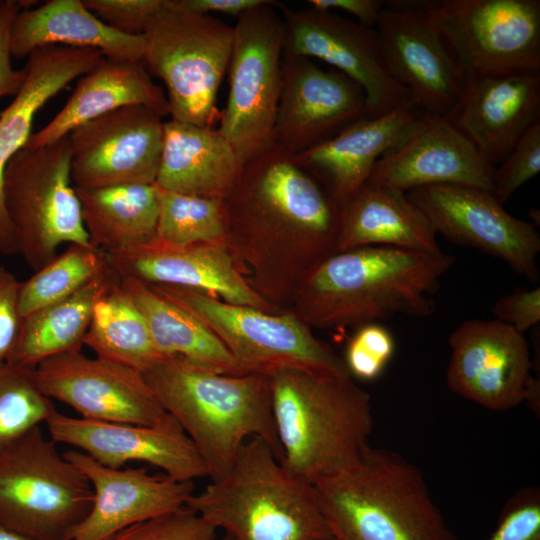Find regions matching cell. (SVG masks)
<instances>
[{
  "label": "cell",
  "mask_w": 540,
  "mask_h": 540,
  "mask_svg": "<svg viewBox=\"0 0 540 540\" xmlns=\"http://www.w3.org/2000/svg\"><path fill=\"white\" fill-rule=\"evenodd\" d=\"M226 243L250 286L277 308L316 263L336 252L339 204L271 145L243 165L224 200Z\"/></svg>",
  "instance_id": "6da1fadb"
},
{
  "label": "cell",
  "mask_w": 540,
  "mask_h": 540,
  "mask_svg": "<svg viewBox=\"0 0 540 540\" xmlns=\"http://www.w3.org/2000/svg\"><path fill=\"white\" fill-rule=\"evenodd\" d=\"M455 258L387 246L336 251L310 268L291 302L309 327H360L396 315H432L434 295Z\"/></svg>",
  "instance_id": "7a4b0ae2"
},
{
  "label": "cell",
  "mask_w": 540,
  "mask_h": 540,
  "mask_svg": "<svg viewBox=\"0 0 540 540\" xmlns=\"http://www.w3.org/2000/svg\"><path fill=\"white\" fill-rule=\"evenodd\" d=\"M156 399L183 428L216 480L251 438L265 441L281 460L270 376L228 375L164 356L143 373Z\"/></svg>",
  "instance_id": "3957f363"
},
{
  "label": "cell",
  "mask_w": 540,
  "mask_h": 540,
  "mask_svg": "<svg viewBox=\"0 0 540 540\" xmlns=\"http://www.w3.org/2000/svg\"><path fill=\"white\" fill-rule=\"evenodd\" d=\"M282 465L314 484L371 446L370 395L351 375L281 370L270 376Z\"/></svg>",
  "instance_id": "277c9868"
},
{
  "label": "cell",
  "mask_w": 540,
  "mask_h": 540,
  "mask_svg": "<svg viewBox=\"0 0 540 540\" xmlns=\"http://www.w3.org/2000/svg\"><path fill=\"white\" fill-rule=\"evenodd\" d=\"M313 485L333 540H455L421 470L391 450L370 446Z\"/></svg>",
  "instance_id": "5b68a950"
},
{
  "label": "cell",
  "mask_w": 540,
  "mask_h": 540,
  "mask_svg": "<svg viewBox=\"0 0 540 540\" xmlns=\"http://www.w3.org/2000/svg\"><path fill=\"white\" fill-rule=\"evenodd\" d=\"M186 507L235 540H333L314 485L290 473L259 438L247 440L230 469Z\"/></svg>",
  "instance_id": "8992f818"
},
{
  "label": "cell",
  "mask_w": 540,
  "mask_h": 540,
  "mask_svg": "<svg viewBox=\"0 0 540 540\" xmlns=\"http://www.w3.org/2000/svg\"><path fill=\"white\" fill-rule=\"evenodd\" d=\"M143 36L142 62L165 83L172 119L214 127L221 117L216 99L229 66L233 27L173 8L167 0Z\"/></svg>",
  "instance_id": "52a82bcc"
},
{
  "label": "cell",
  "mask_w": 540,
  "mask_h": 540,
  "mask_svg": "<svg viewBox=\"0 0 540 540\" xmlns=\"http://www.w3.org/2000/svg\"><path fill=\"white\" fill-rule=\"evenodd\" d=\"M93 490L41 426L0 454V524L35 540H68Z\"/></svg>",
  "instance_id": "ba28073f"
},
{
  "label": "cell",
  "mask_w": 540,
  "mask_h": 540,
  "mask_svg": "<svg viewBox=\"0 0 540 540\" xmlns=\"http://www.w3.org/2000/svg\"><path fill=\"white\" fill-rule=\"evenodd\" d=\"M5 207L17 251L37 271L62 244L91 245L71 177L67 137L21 148L4 175Z\"/></svg>",
  "instance_id": "9c48e42d"
},
{
  "label": "cell",
  "mask_w": 540,
  "mask_h": 540,
  "mask_svg": "<svg viewBox=\"0 0 540 540\" xmlns=\"http://www.w3.org/2000/svg\"><path fill=\"white\" fill-rule=\"evenodd\" d=\"M153 286L198 317L249 373L271 376L281 370H301L350 375L344 359L292 311L268 313L189 288Z\"/></svg>",
  "instance_id": "30bf717a"
},
{
  "label": "cell",
  "mask_w": 540,
  "mask_h": 540,
  "mask_svg": "<svg viewBox=\"0 0 540 540\" xmlns=\"http://www.w3.org/2000/svg\"><path fill=\"white\" fill-rule=\"evenodd\" d=\"M277 4L267 0L233 26L229 94L218 129L243 165L273 145L285 35Z\"/></svg>",
  "instance_id": "8fae6325"
},
{
  "label": "cell",
  "mask_w": 540,
  "mask_h": 540,
  "mask_svg": "<svg viewBox=\"0 0 540 540\" xmlns=\"http://www.w3.org/2000/svg\"><path fill=\"white\" fill-rule=\"evenodd\" d=\"M427 12L464 78L540 72L539 0H443Z\"/></svg>",
  "instance_id": "7c38bea8"
},
{
  "label": "cell",
  "mask_w": 540,
  "mask_h": 540,
  "mask_svg": "<svg viewBox=\"0 0 540 540\" xmlns=\"http://www.w3.org/2000/svg\"><path fill=\"white\" fill-rule=\"evenodd\" d=\"M406 195L425 214L436 234L498 258L528 281L538 282L540 235L536 226L508 213L492 192L463 185H434Z\"/></svg>",
  "instance_id": "4fadbf2b"
},
{
  "label": "cell",
  "mask_w": 540,
  "mask_h": 540,
  "mask_svg": "<svg viewBox=\"0 0 540 540\" xmlns=\"http://www.w3.org/2000/svg\"><path fill=\"white\" fill-rule=\"evenodd\" d=\"M428 2L384 3L375 30L384 65L421 111L447 117L463 83V73L432 24Z\"/></svg>",
  "instance_id": "5bb4252c"
},
{
  "label": "cell",
  "mask_w": 540,
  "mask_h": 540,
  "mask_svg": "<svg viewBox=\"0 0 540 540\" xmlns=\"http://www.w3.org/2000/svg\"><path fill=\"white\" fill-rule=\"evenodd\" d=\"M75 189L155 184L164 122L144 106H126L74 128L67 136Z\"/></svg>",
  "instance_id": "9a60e30c"
},
{
  "label": "cell",
  "mask_w": 540,
  "mask_h": 540,
  "mask_svg": "<svg viewBox=\"0 0 540 540\" xmlns=\"http://www.w3.org/2000/svg\"><path fill=\"white\" fill-rule=\"evenodd\" d=\"M284 22V53L321 60L355 81L364 91L372 116L411 101L388 73L375 28L331 11L278 5Z\"/></svg>",
  "instance_id": "2e32d148"
},
{
  "label": "cell",
  "mask_w": 540,
  "mask_h": 540,
  "mask_svg": "<svg viewBox=\"0 0 540 540\" xmlns=\"http://www.w3.org/2000/svg\"><path fill=\"white\" fill-rule=\"evenodd\" d=\"M372 116L363 89L314 60L283 54L273 144L297 155Z\"/></svg>",
  "instance_id": "e0dca14e"
},
{
  "label": "cell",
  "mask_w": 540,
  "mask_h": 540,
  "mask_svg": "<svg viewBox=\"0 0 540 540\" xmlns=\"http://www.w3.org/2000/svg\"><path fill=\"white\" fill-rule=\"evenodd\" d=\"M34 378L47 398L87 420L152 425L167 414L141 372L81 350L42 361Z\"/></svg>",
  "instance_id": "ac0fdd59"
},
{
  "label": "cell",
  "mask_w": 540,
  "mask_h": 540,
  "mask_svg": "<svg viewBox=\"0 0 540 540\" xmlns=\"http://www.w3.org/2000/svg\"><path fill=\"white\" fill-rule=\"evenodd\" d=\"M446 383L455 394L503 411L525 401L533 376L523 333L498 320L470 319L449 336Z\"/></svg>",
  "instance_id": "d6986e66"
},
{
  "label": "cell",
  "mask_w": 540,
  "mask_h": 540,
  "mask_svg": "<svg viewBox=\"0 0 540 540\" xmlns=\"http://www.w3.org/2000/svg\"><path fill=\"white\" fill-rule=\"evenodd\" d=\"M45 425L55 443L71 446L108 467L143 462L177 481L208 477L195 445L169 414L155 424L139 425L87 420L55 409Z\"/></svg>",
  "instance_id": "ffe728a7"
},
{
  "label": "cell",
  "mask_w": 540,
  "mask_h": 540,
  "mask_svg": "<svg viewBox=\"0 0 540 540\" xmlns=\"http://www.w3.org/2000/svg\"><path fill=\"white\" fill-rule=\"evenodd\" d=\"M494 169L446 117L422 111L377 161L366 183L404 193L434 185L492 192Z\"/></svg>",
  "instance_id": "44dd1931"
},
{
  "label": "cell",
  "mask_w": 540,
  "mask_h": 540,
  "mask_svg": "<svg viewBox=\"0 0 540 540\" xmlns=\"http://www.w3.org/2000/svg\"><path fill=\"white\" fill-rule=\"evenodd\" d=\"M106 257L119 278L189 288L232 305L280 312L250 286L226 242L174 245L155 238Z\"/></svg>",
  "instance_id": "7402d4cb"
},
{
  "label": "cell",
  "mask_w": 540,
  "mask_h": 540,
  "mask_svg": "<svg viewBox=\"0 0 540 540\" xmlns=\"http://www.w3.org/2000/svg\"><path fill=\"white\" fill-rule=\"evenodd\" d=\"M63 454L93 490L92 506L68 540H108L127 527L184 508L194 493V482L151 474L146 467H108L73 448Z\"/></svg>",
  "instance_id": "603a6c76"
},
{
  "label": "cell",
  "mask_w": 540,
  "mask_h": 540,
  "mask_svg": "<svg viewBox=\"0 0 540 540\" xmlns=\"http://www.w3.org/2000/svg\"><path fill=\"white\" fill-rule=\"evenodd\" d=\"M446 118L489 164L501 163L540 120V72L466 77Z\"/></svg>",
  "instance_id": "cb8c5ba5"
},
{
  "label": "cell",
  "mask_w": 540,
  "mask_h": 540,
  "mask_svg": "<svg viewBox=\"0 0 540 540\" xmlns=\"http://www.w3.org/2000/svg\"><path fill=\"white\" fill-rule=\"evenodd\" d=\"M104 56L95 49L45 46L35 49L25 65L26 78L13 101L0 113V253L18 254L4 200V175L23 148L37 112L68 83L90 71Z\"/></svg>",
  "instance_id": "d4e9b609"
},
{
  "label": "cell",
  "mask_w": 540,
  "mask_h": 540,
  "mask_svg": "<svg viewBox=\"0 0 540 540\" xmlns=\"http://www.w3.org/2000/svg\"><path fill=\"white\" fill-rule=\"evenodd\" d=\"M421 112L408 101L383 115L365 117L296 159L340 204L366 183L377 161Z\"/></svg>",
  "instance_id": "484cf974"
},
{
  "label": "cell",
  "mask_w": 540,
  "mask_h": 540,
  "mask_svg": "<svg viewBox=\"0 0 540 540\" xmlns=\"http://www.w3.org/2000/svg\"><path fill=\"white\" fill-rule=\"evenodd\" d=\"M126 106H144L162 118L170 115L167 96L142 61L103 57L78 78L62 109L47 125L32 133L25 146L52 144L74 128Z\"/></svg>",
  "instance_id": "4316f807"
},
{
  "label": "cell",
  "mask_w": 540,
  "mask_h": 540,
  "mask_svg": "<svg viewBox=\"0 0 540 540\" xmlns=\"http://www.w3.org/2000/svg\"><path fill=\"white\" fill-rule=\"evenodd\" d=\"M242 168L234 147L218 128L173 119L164 122L157 187L225 200Z\"/></svg>",
  "instance_id": "83f0119b"
},
{
  "label": "cell",
  "mask_w": 540,
  "mask_h": 540,
  "mask_svg": "<svg viewBox=\"0 0 540 540\" xmlns=\"http://www.w3.org/2000/svg\"><path fill=\"white\" fill-rule=\"evenodd\" d=\"M45 46L90 48L107 58L142 61L145 40L143 35L113 30L82 0H50L37 8L20 10L10 30L12 57H28Z\"/></svg>",
  "instance_id": "f1b7e54d"
},
{
  "label": "cell",
  "mask_w": 540,
  "mask_h": 540,
  "mask_svg": "<svg viewBox=\"0 0 540 540\" xmlns=\"http://www.w3.org/2000/svg\"><path fill=\"white\" fill-rule=\"evenodd\" d=\"M339 208L336 251L387 246L442 252L429 220L404 192L365 183L340 203Z\"/></svg>",
  "instance_id": "f546056e"
},
{
  "label": "cell",
  "mask_w": 540,
  "mask_h": 540,
  "mask_svg": "<svg viewBox=\"0 0 540 540\" xmlns=\"http://www.w3.org/2000/svg\"><path fill=\"white\" fill-rule=\"evenodd\" d=\"M119 282L144 316L154 344L163 357L179 356L195 366L220 374L249 373L193 313L142 280L120 277Z\"/></svg>",
  "instance_id": "4dcf8cb0"
},
{
  "label": "cell",
  "mask_w": 540,
  "mask_h": 540,
  "mask_svg": "<svg viewBox=\"0 0 540 540\" xmlns=\"http://www.w3.org/2000/svg\"><path fill=\"white\" fill-rule=\"evenodd\" d=\"M117 280L109 266L74 294L22 317L7 362L35 368L53 356L81 350L96 302Z\"/></svg>",
  "instance_id": "1f68e13d"
},
{
  "label": "cell",
  "mask_w": 540,
  "mask_h": 540,
  "mask_svg": "<svg viewBox=\"0 0 540 540\" xmlns=\"http://www.w3.org/2000/svg\"><path fill=\"white\" fill-rule=\"evenodd\" d=\"M75 190L92 246L107 253L143 245L156 238L155 184Z\"/></svg>",
  "instance_id": "d6a6232c"
},
{
  "label": "cell",
  "mask_w": 540,
  "mask_h": 540,
  "mask_svg": "<svg viewBox=\"0 0 540 540\" xmlns=\"http://www.w3.org/2000/svg\"><path fill=\"white\" fill-rule=\"evenodd\" d=\"M83 345L96 357L142 374L163 356L141 311L118 280L96 302Z\"/></svg>",
  "instance_id": "836d02e7"
},
{
  "label": "cell",
  "mask_w": 540,
  "mask_h": 540,
  "mask_svg": "<svg viewBox=\"0 0 540 540\" xmlns=\"http://www.w3.org/2000/svg\"><path fill=\"white\" fill-rule=\"evenodd\" d=\"M108 267L103 250L92 245L70 244L32 277L20 282L21 318L74 294Z\"/></svg>",
  "instance_id": "e575fe53"
},
{
  "label": "cell",
  "mask_w": 540,
  "mask_h": 540,
  "mask_svg": "<svg viewBox=\"0 0 540 540\" xmlns=\"http://www.w3.org/2000/svg\"><path fill=\"white\" fill-rule=\"evenodd\" d=\"M156 192L157 239L174 245L226 242L224 200L167 191L157 186Z\"/></svg>",
  "instance_id": "d590c367"
},
{
  "label": "cell",
  "mask_w": 540,
  "mask_h": 540,
  "mask_svg": "<svg viewBox=\"0 0 540 540\" xmlns=\"http://www.w3.org/2000/svg\"><path fill=\"white\" fill-rule=\"evenodd\" d=\"M38 388L34 368L0 365V454L35 427L45 424L55 410Z\"/></svg>",
  "instance_id": "8d00e7d4"
},
{
  "label": "cell",
  "mask_w": 540,
  "mask_h": 540,
  "mask_svg": "<svg viewBox=\"0 0 540 540\" xmlns=\"http://www.w3.org/2000/svg\"><path fill=\"white\" fill-rule=\"evenodd\" d=\"M394 351L392 333L380 323H368L358 327L350 339L344 362L352 377L371 381L382 374Z\"/></svg>",
  "instance_id": "74e56055"
},
{
  "label": "cell",
  "mask_w": 540,
  "mask_h": 540,
  "mask_svg": "<svg viewBox=\"0 0 540 540\" xmlns=\"http://www.w3.org/2000/svg\"><path fill=\"white\" fill-rule=\"evenodd\" d=\"M500 164L494 169L492 194L504 204L540 171V120L525 131Z\"/></svg>",
  "instance_id": "f35d334b"
},
{
  "label": "cell",
  "mask_w": 540,
  "mask_h": 540,
  "mask_svg": "<svg viewBox=\"0 0 540 540\" xmlns=\"http://www.w3.org/2000/svg\"><path fill=\"white\" fill-rule=\"evenodd\" d=\"M108 540H218L217 529L186 506L123 529Z\"/></svg>",
  "instance_id": "ab89813d"
},
{
  "label": "cell",
  "mask_w": 540,
  "mask_h": 540,
  "mask_svg": "<svg viewBox=\"0 0 540 540\" xmlns=\"http://www.w3.org/2000/svg\"><path fill=\"white\" fill-rule=\"evenodd\" d=\"M486 540H540V491L525 487L505 504L497 526Z\"/></svg>",
  "instance_id": "60d3db41"
},
{
  "label": "cell",
  "mask_w": 540,
  "mask_h": 540,
  "mask_svg": "<svg viewBox=\"0 0 540 540\" xmlns=\"http://www.w3.org/2000/svg\"><path fill=\"white\" fill-rule=\"evenodd\" d=\"M103 23L126 35H143L150 20L167 0H82Z\"/></svg>",
  "instance_id": "b9f144b4"
},
{
  "label": "cell",
  "mask_w": 540,
  "mask_h": 540,
  "mask_svg": "<svg viewBox=\"0 0 540 540\" xmlns=\"http://www.w3.org/2000/svg\"><path fill=\"white\" fill-rule=\"evenodd\" d=\"M495 320L523 333L539 325L540 288H518L500 297L491 307Z\"/></svg>",
  "instance_id": "7bdbcfd3"
},
{
  "label": "cell",
  "mask_w": 540,
  "mask_h": 540,
  "mask_svg": "<svg viewBox=\"0 0 540 540\" xmlns=\"http://www.w3.org/2000/svg\"><path fill=\"white\" fill-rule=\"evenodd\" d=\"M19 286L16 276L0 266V365L7 362L18 335L21 321Z\"/></svg>",
  "instance_id": "ee69618b"
},
{
  "label": "cell",
  "mask_w": 540,
  "mask_h": 540,
  "mask_svg": "<svg viewBox=\"0 0 540 540\" xmlns=\"http://www.w3.org/2000/svg\"><path fill=\"white\" fill-rule=\"evenodd\" d=\"M22 10L19 0H4L0 4V98L15 97L21 90L25 68L15 70L11 64L10 30L17 13Z\"/></svg>",
  "instance_id": "f6af8a7d"
},
{
  "label": "cell",
  "mask_w": 540,
  "mask_h": 540,
  "mask_svg": "<svg viewBox=\"0 0 540 540\" xmlns=\"http://www.w3.org/2000/svg\"><path fill=\"white\" fill-rule=\"evenodd\" d=\"M310 7L331 12H346L352 15L356 22L375 28L385 1L382 0H310Z\"/></svg>",
  "instance_id": "bcb514c9"
},
{
  "label": "cell",
  "mask_w": 540,
  "mask_h": 540,
  "mask_svg": "<svg viewBox=\"0 0 540 540\" xmlns=\"http://www.w3.org/2000/svg\"><path fill=\"white\" fill-rule=\"evenodd\" d=\"M267 0H169L173 8L202 15L221 13L238 17Z\"/></svg>",
  "instance_id": "7dc6e473"
},
{
  "label": "cell",
  "mask_w": 540,
  "mask_h": 540,
  "mask_svg": "<svg viewBox=\"0 0 540 540\" xmlns=\"http://www.w3.org/2000/svg\"><path fill=\"white\" fill-rule=\"evenodd\" d=\"M0 540H35L0 524Z\"/></svg>",
  "instance_id": "c3c4849f"
},
{
  "label": "cell",
  "mask_w": 540,
  "mask_h": 540,
  "mask_svg": "<svg viewBox=\"0 0 540 540\" xmlns=\"http://www.w3.org/2000/svg\"><path fill=\"white\" fill-rule=\"evenodd\" d=\"M219 540H235L233 537H231L230 535H227L225 534L221 539Z\"/></svg>",
  "instance_id": "681fc988"
},
{
  "label": "cell",
  "mask_w": 540,
  "mask_h": 540,
  "mask_svg": "<svg viewBox=\"0 0 540 540\" xmlns=\"http://www.w3.org/2000/svg\"><path fill=\"white\" fill-rule=\"evenodd\" d=\"M1 1H2V0H0V4H1Z\"/></svg>",
  "instance_id": "f907efd6"
}]
</instances>
